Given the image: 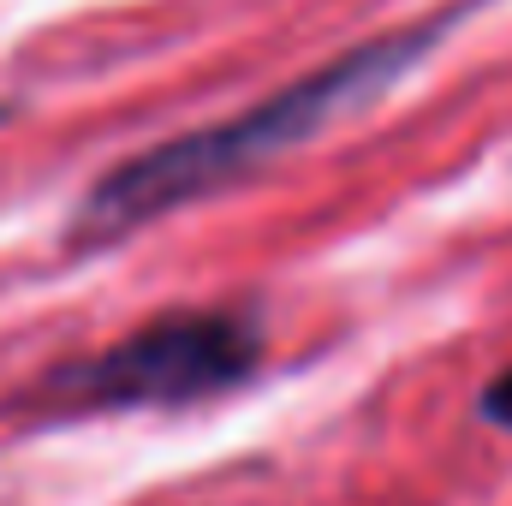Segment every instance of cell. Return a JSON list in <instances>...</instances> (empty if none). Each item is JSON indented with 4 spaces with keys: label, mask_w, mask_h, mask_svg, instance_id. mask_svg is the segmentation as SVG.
Instances as JSON below:
<instances>
[{
    "label": "cell",
    "mask_w": 512,
    "mask_h": 506,
    "mask_svg": "<svg viewBox=\"0 0 512 506\" xmlns=\"http://www.w3.org/2000/svg\"><path fill=\"white\" fill-rule=\"evenodd\" d=\"M435 48V24L423 30H405V36H382V42H364L316 72H304L298 84L262 96L256 108L221 120V126L185 131V137H167V143H149L143 155H131L120 167H108L90 197L78 203L72 215V239L78 245H108V239H126L137 227L233 185L256 173L262 161H274L280 149L304 143L310 131H322L334 114L370 102L376 90H387L405 66H417L423 54Z\"/></svg>",
    "instance_id": "cell-1"
},
{
    "label": "cell",
    "mask_w": 512,
    "mask_h": 506,
    "mask_svg": "<svg viewBox=\"0 0 512 506\" xmlns=\"http://www.w3.org/2000/svg\"><path fill=\"white\" fill-rule=\"evenodd\" d=\"M262 364V322L251 310H167L114 346L54 364L24 393V411L42 417H108L143 405H197L251 376Z\"/></svg>",
    "instance_id": "cell-2"
},
{
    "label": "cell",
    "mask_w": 512,
    "mask_h": 506,
    "mask_svg": "<svg viewBox=\"0 0 512 506\" xmlns=\"http://www.w3.org/2000/svg\"><path fill=\"white\" fill-rule=\"evenodd\" d=\"M477 411H483L495 429H507V435H512V370H501V376L477 393Z\"/></svg>",
    "instance_id": "cell-3"
}]
</instances>
